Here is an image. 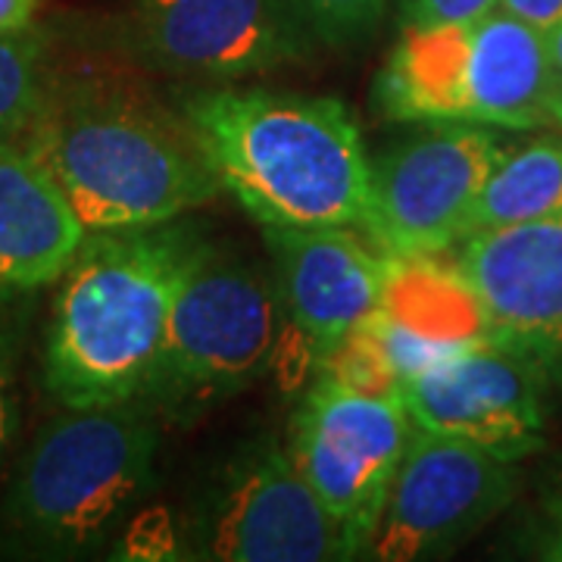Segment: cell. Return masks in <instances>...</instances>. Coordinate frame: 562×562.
Returning a JSON list of instances; mask_svg holds the SVG:
<instances>
[{"label": "cell", "instance_id": "4", "mask_svg": "<svg viewBox=\"0 0 562 562\" xmlns=\"http://www.w3.org/2000/svg\"><path fill=\"white\" fill-rule=\"evenodd\" d=\"M162 425L147 397L60 406L3 491L0 553L81 560L116 541L154 487Z\"/></svg>", "mask_w": 562, "mask_h": 562}, {"label": "cell", "instance_id": "13", "mask_svg": "<svg viewBox=\"0 0 562 562\" xmlns=\"http://www.w3.org/2000/svg\"><path fill=\"white\" fill-rule=\"evenodd\" d=\"M453 262L491 338L522 353L547 387H562V213L472 232Z\"/></svg>", "mask_w": 562, "mask_h": 562}, {"label": "cell", "instance_id": "5", "mask_svg": "<svg viewBox=\"0 0 562 562\" xmlns=\"http://www.w3.org/2000/svg\"><path fill=\"white\" fill-rule=\"evenodd\" d=\"M288 344L276 272L194 238L181 262L157 379L147 401L188 428L262 382Z\"/></svg>", "mask_w": 562, "mask_h": 562}, {"label": "cell", "instance_id": "18", "mask_svg": "<svg viewBox=\"0 0 562 562\" xmlns=\"http://www.w3.org/2000/svg\"><path fill=\"white\" fill-rule=\"evenodd\" d=\"M57 81L50 32L29 25L0 32V140H20Z\"/></svg>", "mask_w": 562, "mask_h": 562}, {"label": "cell", "instance_id": "20", "mask_svg": "<svg viewBox=\"0 0 562 562\" xmlns=\"http://www.w3.org/2000/svg\"><path fill=\"white\" fill-rule=\"evenodd\" d=\"M391 0H294L316 47H353L379 32Z\"/></svg>", "mask_w": 562, "mask_h": 562}, {"label": "cell", "instance_id": "2", "mask_svg": "<svg viewBox=\"0 0 562 562\" xmlns=\"http://www.w3.org/2000/svg\"><path fill=\"white\" fill-rule=\"evenodd\" d=\"M222 188L276 228L369 235L372 160L338 98L272 88H203L181 101Z\"/></svg>", "mask_w": 562, "mask_h": 562}, {"label": "cell", "instance_id": "15", "mask_svg": "<svg viewBox=\"0 0 562 562\" xmlns=\"http://www.w3.org/2000/svg\"><path fill=\"white\" fill-rule=\"evenodd\" d=\"M366 328L397 384L491 338L479 297L457 262L443 266L438 257H387L382 306Z\"/></svg>", "mask_w": 562, "mask_h": 562}, {"label": "cell", "instance_id": "24", "mask_svg": "<svg viewBox=\"0 0 562 562\" xmlns=\"http://www.w3.org/2000/svg\"><path fill=\"white\" fill-rule=\"evenodd\" d=\"M41 0H0V32H20L35 22Z\"/></svg>", "mask_w": 562, "mask_h": 562}, {"label": "cell", "instance_id": "23", "mask_svg": "<svg viewBox=\"0 0 562 562\" xmlns=\"http://www.w3.org/2000/svg\"><path fill=\"white\" fill-rule=\"evenodd\" d=\"M497 7L509 10L513 16L531 22L535 29L550 32L562 22V0H501Z\"/></svg>", "mask_w": 562, "mask_h": 562}, {"label": "cell", "instance_id": "22", "mask_svg": "<svg viewBox=\"0 0 562 562\" xmlns=\"http://www.w3.org/2000/svg\"><path fill=\"white\" fill-rule=\"evenodd\" d=\"M547 35V113L553 125H562V22Z\"/></svg>", "mask_w": 562, "mask_h": 562}, {"label": "cell", "instance_id": "6", "mask_svg": "<svg viewBox=\"0 0 562 562\" xmlns=\"http://www.w3.org/2000/svg\"><path fill=\"white\" fill-rule=\"evenodd\" d=\"M372 103L382 120L401 125H547V35L503 7L465 22L401 29Z\"/></svg>", "mask_w": 562, "mask_h": 562}, {"label": "cell", "instance_id": "8", "mask_svg": "<svg viewBox=\"0 0 562 562\" xmlns=\"http://www.w3.org/2000/svg\"><path fill=\"white\" fill-rule=\"evenodd\" d=\"M413 419L401 394H372L316 372L288 428V453L360 560L397 479Z\"/></svg>", "mask_w": 562, "mask_h": 562}, {"label": "cell", "instance_id": "7", "mask_svg": "<svg viewBox=\"0 0 562 562\" xmlns=\"http://www.w3.org/2000/svg\"><path fill=\"white\" fill-rule=\"evenodd\" d=\"M179 531V557L188 560H347L341 528L276 435L225 457L191 497Z\"/></svg>", "mask_w": 562, "mask_h": 562}, {"label": "cell", "instance_id": "12", "mask_svg": "<svg viewBox=\"0 0 562 562\" xmlns=\"http://www.w3.org/2000/svg\"><path fill=\"white\" fill-rule=\"evenodd\" d=\"M543 375L513 347L487 338L401 384L413 425L522 460L543 447Z\"/></svg>", "mask_w": 562, "mask_h": 562}, {"label": "cell", "instance_id": "9", "mask_svg": "<svg viewBox=\"0 0 562 562\" xmlns=\"http://www.w3.org/2000/svg\"><path fill=\"white\" fill-rule=\"evenodd\" d=\"M506 154L497 128L419 122L372 160L369 241L387 257L422 260L457 250L491 169Z\"/></svg>", "mask_w": 562, "mask_h": 562}, {"label": "cell", "instance_id": "1", "mask_svg": "<svg viewBox=\"0 0 562 562\" xmlns=\"http://www.w3.org/2000/svg\"><path fill=\"white\" fill-rule=\"evenodd\" d=\"M22 144L57 179L88 232L179 222L222 181L191 122L128 85L57 76Z\"/></svg>", "mask_w": 562, "mask_h": 562}, {"label": "cell", "instance_id": "10", "mask_svg": "<svg viewBox=\"0 0 562 562\" xmlns=\"http://www.w3.org/2000/svg\"><path fill=\"white\" fill-rule=\"evenodd\" d=\"M116 38L147 69L203 81L272 72L316 47L294 0H122Z\"/></svg>", "mask_w": 562, "mask_h": 562}, {"label": "cell", "instance_id": "19", "mask_svg": "<svg viewBox=\"0 0 562 562\" xmlns=\"http://www.w3.org/2000/svg\"><path fill=\"white\" fill-rule=\"evenodd\" d=\"M29 319V294L0 297V469L20 435V372Z\"/></svg>", "mask_w": 562, "mask_h": 562}, {"label": "cell", "instance_id": "3", "mask_svg": "<svg viewBox=\"0 0 562 562\" xmlns=\"http://www.w3.org/2000/svg\"><path fill=\"white\" fill-rule=\"evenodd\" d=\"M191 244L176 222L88 232L47 322L41 379L50 401L103 406L150 394Z\"/></svg>", "mask_w": 562, "mask_h": 562}, {"label": "cell", "instance_id": "21", "mask_svg": "<svg viewBox=\"0 0 562 562\" xmlns=\"http://www.w3.org/2000/svg\"><path fill=\"white\" fill-rule=\"evenodd\" d=\"M497 3L501 0H401V29L475 20Z\"/></svg>", "mask_w": 562, "mask_h": 562}, {"label": "cell", "instance_id": "17", "mask_svg": "<svg viewBox=\"0 0 562 562\" xmlns=\"http://www.w3.org/2000/svg\"><path fill=\"white\" fill-rule=\"evenodd\" d=\"M562 213V144L531 140L501 157L475 201L469 235Z\"/></svg>", "mask_w": 562, "mask_h": 562}, {"label": "cell", "instance_id": "14", "mask_svg": "<svg viewBox=\"0 0 562 562\" xmlns=\"http://www.w3.org/2000/svg\"><path fill=\"white\" fill-rule=\"evenodd\" d=\"M276 262L288 338L319 372L362 322L382 306L387 254L357 228H262Z\"/></svg>", "mask_w": 562, "mask_h": 562}, {"label": "cell", "instance_id": "16", "mask_svg": "<svg viewBox=\"0 0 562 562\" xmlns=\"http://www.w3.org/2000/svg\"><path fill=\"white\" fill-rule=\"evenodd\" d=\"M88 238L57 179L22 140H0V297L60 281Z\"/></svg>", "mask_w": 562, "mask_h": 562}, {"label": "cell", "instance_id": "11", "mask_svg": "<svg viewBox=\"0 0 562 562\" xmlns=\"http://www.w3.org/2000/svg\"><path fill=\"white\" fill-rule=\"evenodd\" d=\"M516 494L513 462L413 425L366 560L416 562L450 553Z\"/></svg>", "mask_w": 562, "mask_h": 562}]
</instances>
